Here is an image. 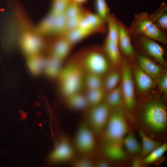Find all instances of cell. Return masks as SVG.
I'll list each match as a JSON object with an SVG mask.
<instances>
[{
	"label": "cell",
	"mask_w": 167,
	"mask_h": 167,
	"mask_svg": "<svg viewBox=\"0 0 167 167\" xmlns=\"http://www.w3.org/2000/svg\"><path fill=\"white\" fill-rule=\"evenodd\" d=\"M123 106L112 109L103 132V150L109 159L119 162L126 156L123 140L129 128Z\"/></svg>",
	"instance_id": "cell-1"
},
{
	"label": "cell",
	"mask_w": 167,
	"mask_h": 167,
	"mask_svg": "<svg viewBox=\"0 0 167 167\" xmlns=\"http://www.w3.org/2000/svg\"><path fill=\"white\" fill-rule=\"evenodd\" d=\"M139 119L142 129L150 137H160L166 130L167 112L163 101L158 99H148L142 105Z\"/></svg>",
	"instance_id": "cell-2"
},
{
	"label": "cell",
	"mask_w": 167,
	"mask_h": 167,
	"mask_svg": "<svg viewBox=\"0 0 167 167\" xmlns=\"http://www.w3.org/2000/svg\"><path fill=\"white\" fill-rule=\"evenodd\" d=\"M71 58L85 73L104 76L111 68L103 47L94 46L84 49Z\"/></svg>",
	"instance_id": "cell-3"
},
{
	"label": "cell",
	"mask_w": 167,
	"mask_h": 167,
	"mask_svg": "<svg viewBox=\"0 0 167 167\" xmlns=\"http://www.w3.org/2000/svg\"><path fill=\"white\" fill-rule=\"evenodd\" d=\"M85 72L71 58L63 66L57 79L59 91L64 98L84 90Z\"/></svg>",
	"instance_id": "cell-4"
},
{
	"label": "cell",
	"mask_w": 167,
	"mask_h": 167,
	"mask_svg": "<svg viewBox=\"0 0 167 167\" xmlns=\"http://www.w3.org/2000/svg\"><path fill=\"white\" fill-rule=\"evenodd\" d=\"M128 29L131 37L135 38L143 35L158 41L165 45L167 44V38L165 33L158 28L151 14L147 12L135 15Z\"/></svg>",
	"instance_id": "cell-5"
},
{
	"label": "cell",
	"mask_w": 167,
	"mask_h": 167,
	"mask_svg": "<svg viewBox=\"0 0 167 167\" xmlns=\"http://www.w3.org/2000/svg\"><path fill=\"white\" fill-rule=\"evenodd\" d=\"M120 68L121 78L120 85L122 94L123 107L126 111L131 113L135 109L136 104L132 69L128 60L124 58Z\"/></svg>",
	"instance_id": "cell-6"
},
{
	"label": "cell",
	"mask_w": 167,
	"mask_h": 167,
	"mask_svg": "<svg viewBox=\"0 0 167 167\" xmlns=\"http://www.w3.org/2000/svg\"><path fill=\"white\" fill-rule=\"evenodd\" d=\"M88 108L87 124L95 135L100 134L104 130L112 109L104 101Z\"/></svg>",
	"instance_id": "cell-7"
},
{
	"label": "cell",
	"mask_w": 167,
	"mask_h": 167,
	"mask_svg": "<svg viewBox=\"0 0 167 167\" xmlns=\"http://www.w3.org/2000/svg\"><path fill=\"white\" fill-rule=\"evenodd\" d=\"M137 39V44L145 54L152 58L165 69L167 63L165 58L164 47L155 40L146 36L140 35Z\"/></svg>",
	"instance_id": "cell-8"
},
{
	"label": "cell",
	"mask_w": 167,
	"mask_h": 167,
	"mask_svg": "<svg viewBox=\"0 0 167 167\" xmlns=\"http://www.w3.org/2000/svg\"><path fill=\"white\" fill-rule=\"evenodd\" d=\"M95 134L87 124L81 125L77 129L74 139L75 147L81 153L87 155L96 147Z\"/></svg>",
	"instance_id": "cell-9"
},
{
	"label": "cell",
	"mask_w": 167,
	"mask_h": 167,
	"mask_svg": "<svg viewBox=\"0 0 167 167\" xmlns=\"http://www.w3.org/2000/svg\"><path fill=\"white\" fill-rule=\"evenodd\" d=\"M74 155L73 147L67 139L63 137L50 153L49 158L52 163H66L72 161Z\"/></svg>",
	"instance_id": "cell-10"
},
{
	"label": "cell",
	"mask_w": 167,
	"mask_h": 167,
	"mask_svg": "<svg viewBox=\"0 0 167 167\" xmlns=\"http://www.w3.org/2000/svg\"><path fill=\"white\" fill-rule=\"evenodd\" d=\"M106 23L97 14L85 9L77 27L89 31L92 34L103 33L106 31Z\"/></svg>",
	"instance_id": "cell-11"
},
{
	"label": "cell",
	"mask_w": 167,
	"mask_h": 167,
	"mask_svg": "<svg viewBox=\"0 0 167 167\" xmlns=\"http://www.w3.org/2000/svg\"><path fill=\"white\" fill-rule=\"evenodd\" d=\"M118 42L120 51L129 60L134 62L136 54L132 43L131 37L128 29L118 20Z\"/></svg>",
	"instance_id": "cell-12"
},
{
	"label": "cell",
	"mask_w": 167,
	"mask_h": 167,
	"mask_svg": "<svg viewBox=\"0 0 167 167\" xmlns=\"http://www.w3.org/2000/svg\"><path fill=\"white\" fill-rule=\"evenodd\" d=\"M132 70L135 83L140 95H146L156 86L155 80L142 70L137 64Z\"/></svg>",
	"instance_id": "cell-13"
},
{
	"label": "cell",
	"mask_w": 167,
	"mask_h": 167,
	"mask_svg": "<svg viewBox=\"0 0 167 167\" xmlns=\"http://www.w3.org/2000/svg\"><path fill=\"white\" fill-rule=\"evenodd\" d=\"M137 64L144 72L154 79L165 68L151 58L144 54H136Z\"/></svg>",
	"instance_id": "cell-14"
},
{
	"label": "cell",
	"mask_w": 167,
	"mask_h": 167,
	"mask_svg": "<svg viewBox=\"0 0 167 167\" xmlns=\"http://www.w3.org/2000/svg\"><path fill=\"white\" fill-rule=\"evenodd\" d=\"M102 47L111 67H120L124 58L121 54L118 43L106 37Z\"/></svg>",
	"instance_id": "cell-15"
},
{
	"label": "cell",
	"mask_w": 167,
	"mask_h": 167,
	"mask_svg": "<svg viewBox=\"0 0 167 167\" xmlns=\"http://www.w3.org/2000/svg\"><path fill=\"white\" fill-rule=\"evenodd\" d=\"M73 46L65 36L62 35L51 47L50 58L62 63L68 56Z\"/></svg>",
	"instance_id": "cell-16"
},
{
	"label": "cell",
	"mask_w": 167,
	"mask_h": 167,
	"mask_svg": "<svg viewBox=\"0 0 167 167\" xmlns=\"http://www.w3.org/2000/svg\"><path fill=\"white\" fill-rule=\"evenodd\" d=\"M84 10L80 5L71 0L64 14L66 19V32L78 26Z\"/></svg>",
	"instance_id": "cell-17"
},
{
	"label": "cell",
	"mask_w": 167,
	"mask_h": 167,
	"mask_svg": "<svg viewBox=\"0 0 167 167\" xmlns=\"http://www.w3.org/2000/svg\"><path fill=\"white\" fill-rule=\"evenodd\" d=\"M76 92L64 97L66 106L75 111L86 109L89 107L84 91Z\"/></svg>",
	"instance_id": "cell-18"
},
{
	"label": "cell",
	"mask_w": 167,
	"mask_h": 167,
	"mask_svg": "<svg viewBox=\"0 0 167 167\" xmlns=\"http://www.w3.org/2000/svg\"><path fill=\"white\" fill-rule=\"evenodd\" d=\"M121 78L120 67H111L103 76V88L106 92L117 87L120 84Z\"/></svg>",
	"instance_id": "cell-19"
},
{
	"label": "cell",
	"mask_w": 167,
	"mask_h": 167,
	"mask_svg": "<svg viewBox=\"0 0 167 167\" xmlns=\"http://www.w3.org/2000/svg\"><path fill=\"white\" fill-rule=\"evenodd\" d=\"M139 134L141 140V154L142 157L146 156L161 143L148 135L142 129L139 127Z\"/></svg>",
	"instance_id": "cell-20"
},
{
	"label": "cell",
	"mask_w": 167,
	"mask_h": 167,
	"mask_svg": "<svg viewBox=\"0 0 167 167\" xmlns=\"http://www.w3.org/2000/svg\"><path fill=\"white\" fill-rule=\"evenodd\" d=\"M104 101L112 109L123 106L120 84L113 89L106 92Z\"/></svg>",
	"instance_id": "cell-21"
},
{
	"label": "cell",
	"mask_w": 167,
	"mask_h": 167,
	"mask_svg": "<svg viewBox=\"0 0 167 167\" xmlns=\"http://www.w3.org/2000/svg\"><path fill=\"white\" fill-rule=\"evenodd\" d=\"M156 25L165 32L167 31V6L163 2L155 11L151 14Z\"/></svg>",
	"instance_id": "cell-22"
},
{
	"label": "cell",
	"mask_w": 167,
	"mask_h": 167,
	"mask_svg": "<svg viewBox=\"0 0 167 167\" xmlns=\"http://www.w3.org/2000/svg\"><path fill=\"white\" fill-rule=\"evenodd\" d=\"M62 62L49 58L45 61L43 71L49 79H57L62 67Z\"/></svg>",
	"instance_id": "cell-23"
},
{
	"label": "cell",
	"mask_w": 167,
	"mask_h": 167,
	"mask_svg": "<svg viewBox=\"0 0 167 167\" xmlns=\"http://www.w3.org/2000/svg\"><path fill=\"white\" fill-rule=\"evenodd\" d=\"M102 88H103V76L85 72L84 80V91Z\"/></svg>",
	"instance_id": "cell-24"
},
{
	"label": "cell",
	"mask_w": 167,
	"mask_h": 167,
	"mask_svg": "<svg viewBox=\"0 0 167 167\" xmlns=\"http://www.w3.org/2000/svg\"><path fill=\"white\" fill-rule=\"evenodd\" d=\"M123 146L125 151L131 155H135L140 153L141 144L136 136L129 132L126 135L123 140Z\"/></svg>",
	"instance_id": "cell-25"
},
{
	"label": "cell",
	"mask_w": 167,
	"mask_h": 167,
	"mask_svg": "<svg viewBox=\"0 0 167 167\" xmlns=\"http://www.w3.org/2000/svg\"><path fill=\"white\" fill-rule=\"evenodd\" d=\"M84 91L89 107L97 105L103 102L106 93L103 88Z\"/></svg>",
	"instance_id": "cell-26"
},
{
	"label": "cell",
	"mask_w": 167,
	"mask_h": 167,
	"mask_svg": "<svg viewBox=\"0 0 167 167\" xmlns=\"http://www.w3.org/2000/svg\"><path fill=\"white\" fill-rule=\"evenodd\" d=\"M167 150V144H161L148 155L143 157L142 162L145 165L151 164L158 161Z\"/></svg>",
	"instance_id": "cell-27"
},
{
	"label": "cell",
	"mask_w": 167,
	"mask_h": 167,
	"mask_svg": "<svg viewBox=\"0 0 167 167\" xmlns=\"http://www.w3.org/2000/svg\"><path fill=\"white\" fill-rule=\"evenodd\" d=\"M92 34V33L89 31L77 27L67 32L63 35L73 46Z\"/></svg>",
	"instance_id": "cell-28"
},
{
	"label": "cell",
	"mask_w": 167,
	"mask_h": 167,
	"mask_svg": "<svg viewBox=\"0 0 167 167\" xmlns=\"http://www.w3.org/2000/svg\"><path fill=\"white\" fill-rule=\"evenodd\" d=\"M118 21L113 14H109L106 20L108 30L106 37L118 43Z\"/></svg>",
	"instance_id": "cell-29"
},
{
	"label": "cell",
	"mask_w": 167,
	"mask_h": 167,
	"mask_svg": "<svg viewBox=\"0 0 167 167\" xmlns=\"http://www.w3.org/2000/svg\"><path fill=\"white\" fill-rule=\"evenodd\" d=\"M95 4L96 14L106 22L110 13L105 0H95Z\"/></svg>",
	"instance_id": "cell-30"
},
{
	"label": "cell",
	"mask_w": 167,
	"mask_h": 167,
	"mask_svg": "<svg viewBox=\"0 0 167 167\" xmlns=\"http://www.w3.org/2000/svg\"><path fill=\"white\" fill-rule=\"evenodd\" d=\"M70 1L71 0H54L51 14H64Z\"/></svg>",
	"instance_id": "cell-31"
},
{
	"label": "cell",
	"mask_w": 167,
	"mask_h": 167,
	"mask_svg": "<svg viewBox=\"0 0 167 167\" xmlns=\"http://www.w3.org/2000/svg\"><path fill=\"white\" fill-rule=\"evenodd\" d=\"M155 80L156 86L160 91L164 94H167V72L166 70L160 74Z\"/></svg>",
	"instance_id": "cell-32"
},
{
	"label": "cell",
	"mask_w": 167,
	"mask_h": 167,
	"mask_svg": "<svg viewBox=\"0 0 167 167\" xmlns=\"http://www.w3.org/2000/svg\"><path fill=\"white\" fill-rule=\"evenodd\" d=\"M94 165V162L86 157L77 159L73 163V166L75 167H93Z\"/></svg>",
	"instance_id": "cell-33"
},
{
	"label": "cell",
	"mask_w": 167,
	"mask_h": 167,
	"mask_svg": "<svg viewBox=\"0 0 167 167\" xmlns=\"http://www.w3.org/2000/svg\"><path fill=\"white\" fill-rule=\"evenodd\" d=\"M110 166L109 163L105 160H100L95 163L94 167H108Z\"/></svg>",
	"instance_id": "cell-34"
},
{
	"label": "cell",
	"mask_w": 167,
	"mask_h": 167,
	"mask_svg": "<svg viewBox=\"0 0 167 167\" xmlns=\"http://www.w3.org/2000/svg\"><path fill=\"white\" fill-rule=\"evenodd\" d=\"M72 1L78 4L81 5L85 3L88 0H71Z\"/></svg>",
	"instance_id": "cell-35"
}]
</instances>
